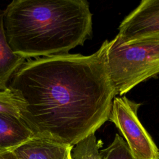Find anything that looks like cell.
<instances>
[{"instance_id":"cell-1","label":"cell","mask_w":159,"mask_h":159,"mask_svg":"<svg viewBox=\"0 0 159 159\" xmlns=\"http://www.w3.org/2000/svg\"><path fill=\"white\" fill-rule=\"evenodd\" d=\"M106 40L94 53L29 59L7 88L21 101L34 136L74 146L107 120L117 95L106 61Z\"/></svg>"},{"instance_id":"cell-2","label":"cell","mask_w":159,"mask_h":159,"mask_svg":"<svg viewBox=\"0 0 159 159\" xmlns=\"http://www.w3.org/2000/svg\"><path fill=\"white\" fill-rule=\"evenodd\" d=\"M11 50L26 59L68 53L91 38L93 15L84 0H14L3 11Z\"/></svg>"},{"instance_id":"cell-3","label":"cell","mask_w":159,"mask_h":159,"mask_svg":"<svg viewBox=\"0 0 159 159\" xmlns=\"http://www.w3.org/2000/svg\"><path fill=\"white\" fill-rule=\"evenodd\" d=\"M106 61L117 94H124L159 73V35L128 44L106 40Z\"/></svg>"},{"instance_id":"cell-4","label":"cell","mask_w":159,"mask_h":159,"mask_svg":"<svg viewBox=\"0 0 159 159\" xmlns=\"http://www.w3.org/2000/svg\"><path fill=\"white\" fill-rule=\"evenodd\" d=\"M140 105L125 96L115 98L109 120L120 131L135 159H159V150L138 118Z\"/></svg>"},{"instance_id":"cell-5","label":"cell","mask_w":159,"mask_h":159,"mask_svg":"<svg viewBox=\"0 0 159 159\" xmlns=\"http://www.w3.org/2000/svg\"><path fill=\"white\" fill-rule=\"evenodd\" d=\"M117 38L124 43L159 35V0H143L122 21Z\"/></svg>"},{"instance_id":"cell-6","label":"cell","mask_w":159,"mask_h":159,"mask_svg":"<svg viewBox=\"0 0 159 159\" xmlns=\"http://www.w3.org/2000/svg\"><path fill=\"white\" fill-rule=\"evenodd\" d=\"M73 146L33 136L12 150L17 159H66Z\"/></svg>"},{"instance_id":"cell-7","label":"cell","mask_w":159,"mask_h":159,"mask_svg":"<svg viewBox=\"0 0 159 159\" xmlns=\"http://www.w3.org/2000/svg\"><path fill=\"white\" fill-rule=\"evenodd\" d=\"M33 136L21 119L0 113V151L13 150Z\"/></svg>"},{"instance_id":"cell-8","label":"cell","mask_w":159,"mask_h":159,"mask_svg":"<svg viewBox=\"0 0 159 159\" xmlns=\"http://www.w3.org/2000/svg\"><path fill=\"white\" fill-rule=\"evenodd\" d=\"M25 61V58L11 50L7 43L3 26V11L0 9V91L7 88L11 76Z\"/></svg>"},{"instance_id":"cell-9","label":"cell","mask_w":159,"mask_h":159,"mask_svg":"<svg viewBox=\"0 0 159 159\" xmlns=\"http://www.w3.org/2000/svg\"><path fill=\"white\" fill-rule=\"evenodd\" d=\"M101 144V141L98 140L94 134H92L73 147L71 159H103L99 150Z\"/></svg>"},{"instance_id":"cell-10","label":"cell","mask_w":159,"mask_h":159,"mask_svg":"<svg viewBox=\"0 0 159 159\" xmlns=\"http://www.w3.org/2000/svg\"><path fill=\"white\" fill-rule=\"evenodd\" d=\"M100 153L103 159H135L126 142L117 134L112 142Z\"/></svg>"},{"instance_id":"cell-11","label":"cell","mask_w":159,"mask_h":159,"mask_svg":"<svg viewBox=\"0 0 159 159\" xmlns=\"http://www.w3.org/2000/svg\"><path fill=\"white\" fill-rule=\"evenodd\" d=\"M21 101L8 88L0 91V113L9 114L20 119Z\"/></svg>"},{"instance_id":"cell-12","label":"cell","mask_w":159,"mask_h":159,"mask_svg":"<svg viewBox=\"0 0 159 159\" xmlns=\"http://www.w3.org/2000/svg\"><path fill=\"white\" fill-rule=\"evenodd\" d=\"M0 159H17L12 152V150L0 151Z\"/></svg>"},{"instance_id":"cell-13","label":"cell","mask_w":159,"mask_h":159,"mask_svg":"<svg viewBox=\"0 0 159 159\" xmlns=\"http://www.w3.org/2000/svg\"><path fill=\"white\" fill-rule=\"evenodd\" d=\"M66 159H71V152L68 153V156H67V157H66Z\"/></svg>"}]
</instances>
